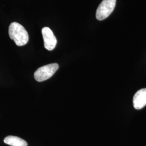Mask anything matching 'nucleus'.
<instances>
[{"label": "nucleus", "instance_id": "1", "mask_svg": "<svg viewBox=\"0 0 146 146\" xmlns=\"http://www.w3.org/2000/svg\"><path fill=\"white\" fill-rule=\"evenodd\" d=\"M9 35L18 46H25L29 41L28 32L23 27L17 22H13L10 25Z\"/></svg>", "mask_w": 146, "mask_h": 146}, {"label": "nucleus", "instance_id": "2", "mask_svg": "<svg viewBox=\"0 0 146 146\" xmlns=\"http://www.w3.org/2000/svg\"><path fill=\"white\" fill-rule=\"evenodd\" d=\"M59 67L58 63H52L43 66L37 69L34 78L38 82H42L50 78Z\"/></svg>", "mask_w": 146, "mask_h": 146}, {"label": "nucleus", "instance_id": "3", "mask_svg": "<svg viewBox=\"0 0 146 146\" xmlns=\"http://www.w3.org/2000/svg\"><path fill=\"white\" fill-rule=\"evenodd\" d=\"M116 2V0H103L97 9L96 19L102 21L107 18L114 11Z\"/></svg>", "mask_w": 146, "mask_h": 146}, {"label": "nucleus", "instance_id": "4", "mask_svg": "<svg viewBox=\"0 0 146 146\" xmlns=\"http://www.w3.org/2000/svg\"><path fill=\"white\" fill-rule=\"evenodd\" d=\"M42 34L44 40V48L48 50L52 51L55 48L57 44L56 37L49 27L43 28Z\"/></svg>", "mask_w": 146, "mask_h": 146}, {"label": "nucleus", "instance_id": "5", "mask_svg": "<svg viewBox=\"0 0 146 146\" xmlns=\"http://www.w3.org/2000/svg\"><path fill=\"white\" fill-rule=\"evenodd\" d=\"M133 106L136 110H141L146 106V88L141 89L133 97Z\"/></svg>", "mask_w": 146, "mask_h": 146}, {"label": "nucleus", "instance_id": "6", "mask_svg": "<svg viewBox=\"0 0 146 146\" xmlns=\"http://www.w3.org/2000/svg\"><path fill=\"white\" fill-rule=\"evenodd\" d=\"M5 144L11 146H27L26 141L19 137L15 136H8L4 139Z\"/></svg>", "mask_w": 146, "mask_h": 146}]
</instances>
